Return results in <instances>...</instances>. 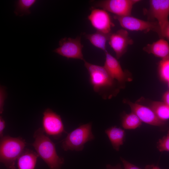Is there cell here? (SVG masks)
<instances>
[{
	"label": "cell",
	"mask_w": 169,
	"mask_h": 169,
	"mask_svg": "<svg viewBox=\"0 0 169 169\" xmlns=\"http://www.w3.org/2000/svg\"><path fill=\"white\" fill-rule=\"evenodd\" d=\"M108 41L109 44L115 53L117 59L120 58L126 53L129 45L133 43L128 32L123 29L111 33Z\"/></svg>",
	"instance_id": "30bf717a"
},
{
	"label": "cell",
	"mask_w": 169,
	"mask_h": 169,
	"mask_svg": "<svg viewBox=\"0 0 169 169\" xmlns=\"http://www.w3.org/2000/svg\"><path fill=\"white\" fill-rule=\"evenodd\" d=\"M157 148L161 152L169 151V130L166 136L159 140L157 143Z\"/></svg>",
	"instance_id": "7402d4cb"
},
{
	"label": "cell",
	"mask_w": 169,
	"mask_h": 169,
	"mask_svg": "<svg viewBox=\"0 0 169 169\" xmlns=\"http://www.w3.org/2000/svg\"><path fill=\"white\" fill-rule=\"evenodd\" d=\"M114 18L118 21L121 26L125 30L144 32L154 31L161 38V30L157 22L146 21L131 15L124 16L115 15Z\"/></svg>",
	"instance_id": "5b68a950"
},
{
	"label": "cell",
	"mask_w": 169,
	"mask_h": 169,
	"mask_svg": "<svg viewBox=\"0 0 169 169\" xmlns=\"http://www.w3.org/2000/svg\"><path fill=\"white\" fill-rule=\"evenodd\" d=\"M35 0H19L17 1L14 13L17 16H23L31 13L30 8L36 2Z\"/></svg>",
	"instance_id": "ffe728a7"
},
{
	"label": "cell",
	"mask_w": 169,
	"mask_h": 169,
	"mask_svg": "<svg viewBox=\"0 0 169 169\" xmlns=\"http://www.w3.org/2000/svg\"><path fill=\"white\" fill-rule=\"evenodd\" d=\"M5 127V122L2 116H0V137L3 136V132Z\"/></svg>",
	"instance_id": "d4e9b609"
},
{
	"label": "cell",
	"mask_w": 169,
	"mask_h": 169,
	"mask_svg": "<svg viewBox=\"0 0 169 169\" xmlns=\"http://www.w3.org/2000/svg\"><path fill=\"white\" fill-rule=\"evenodd\" d=\"M111 33L106 34L96 31L93 33L86 34L85 37L94 46L105 52L107 51L106 48V42L109 40Z\"/></svg>",
	"instance_id": "e0dca14e"
},
{
	"label": "cell",
	"mask_w": 169,
	"mask_h": 169,
	"mask_svg": "<svg viewBox=\"0 0 169 169\" xmlns=\"http://www.w3.org/2000/svg\"><path fill=\"white\" fill-rule=\"evenodd\" d=\"M104 52L105 60L104 67L112 78L116 80L119 84H123L126 80V75L119 62L107 50Z\"/></svg>",
	"instance_id": "4fadbf2b"
},
{
	"label": "cell",
	"mask_w": 169,
	"mask_h": 169,
	"mask_svg": "<svg viewBox=\"0 0 169 169\" xmlns=\"http://www.w3.org/2000/svg\"><path fill=\"white\" fill-rule=\"evenodd\" d=\"M150 108L161 120L165 122L169 119V106L163 102L153 101Z\"/></svg>",
	"instance_id": "ac0fdd59"
},
{
	"label": "cell",
	"mask_w": 169,
	"mask_h": 169,
	"mask_svg": "<svg viewBox=\"0 0 169 169\" xmlns=\"http://www.w3.org/2000/svg\"><path fill=\"white\" fill-rule=\"evenodd\" d=\"M126 102L131 111L135 113L142 122L157 126H162L165 124V122L159 119L150 108L130 101Z\"/></svg>",
	"instance_id": "7c38bea8"
},
{
	"label": "cell",
	"mask_w": 169,
	"mask_h": 169,
	"mask_svg": "<svg viewBox=\"0 0 169 169\" xmlns=\"http://www.w3.org/2000/svg\"><path fill=\"white\" fill-rule=\"evenodd\" d=\"M124 167V169H142L127 161L122 158H121Z\"/></svg>",
	"instance_id": "cb8c5ba5"
},
{
	"label": "cell",
	"mask_w": 169,
	"mask_h": 169,
	"mask_svg": "<svg viewBox=\"0 0 169 169\" xmlns=\"http://www.w3.org/2000/svg\"><path fill=\"white\" fill-rule=\"evenodd\" d=\"M59 46L54 52L68 59H77L84 60L82 49L83 45L81 42V37L75 38L65 37L59 42Z\"/></svg>",
	"instance_id": "ba28073f"
},
{
	"label": "cell",
	"mask_w": 169,
	"mask_h": 169,
	"mask_svg": "<svg viewBox=\"0 0 169 169\" xmlns=\"http://www.w3.org/2000/svg\"><path fill=\"white\" fill-rule=\"evenodd\" d=\"M162 99L163 102L169 106V90L167 91L164 94Z\"/></svg>",
	"instance_id": "4316f807"
},
{
	"label": "cell",
	"mask_w": 169,
	"mask_h": 169,
	"mask_svg": "<svg viewBox=\"0 0 169 169\" xmlns=\"http://www.w3.org/2000/svg\"><path fill=\"white\" fill-rule=\"evenodd\" d=\"M33 137L34 141L31 145L49 169H61L64 159L58 155L55 144L45 134L42 128L35 131Z\"/></svg>",
	"instance_id": "6da1fadb"
},
{
	"label": "cell",
	"mask_w": 169,
	"mask_h": 169,
	"mask_svg": "<svg viewBox=\"0 0 169 169\" xmlns=\"http://www.w3.org/2000/svg\"><path fill=\"white\" fill-rule=\"evenodd\" d=\"M42 128L48 136L58 138L64 133H67L60 116L50 108L43 113Z\"/></svg>",
	"instance_id": "52a82bcc"
},
{
	"label": "cell",
	"mask_w": 169,
	"mask_h": 169,
	"mask_svg": "<svg viewBox=\"0 0 169 169\" xmlns=\"http://www.w3.org/2000/svg\"><path fill=\"white\" fill-rule=\"evenodd\" d=\"M25 140L21 137L3 136L0 141V161L7 169H16V162L25 149Z\"/></svg>",
	"instance_id": "7a4b0ae2"
},
{
	"label": "cell",
	"mask_w": 169,
	"mask_h": 169,
	"mask_svg": "<svg viewBox=\"0 0 169 169\" xmlns=\"http://www.w3.org/2000/svg\"><path fill=\"white\" fill-rule=\"evenodd\" d=\"M161 37L162 38H166L169 40V22L163 30Z\"/></svg>",
	"instance_id": "484cf974"
},
{
	"label": "cell",
	"mask_w": 169,
	"mask_h": 169,
	"mask_svg": "<svg viewBox=\"0 0 169 169\" xmlns=\"http://www.w3.org/2000/svg\"><path fill=\"white\" fill-rule=\"evenodd\" d=\"M38 157L36 152L25 148L17 160L18 169H34Z\"/></svg>",
	"instance_id": "9a60e30c"
},
{
	"label": "cell",
	"mask_w": 169,
	"mask_h": 169,
	"mask_svg": "<svg viewBox=\"0 0 169 169\" xmlns=\"http://www.w3.org/2000/svg\"><path fill=\"white\" fill-rule=\"evenodd\" d=\"M105 133L113 148L119 151L120 146L123 145L125 141V131L120 128L114 126L107 129Z\"/></svg>",
	"instance_id": "2e32d148"
},
{
	"label": "cell",
	"mask_w": 169,
	"mask_h": 169,
	"mask_svg": "<svg viewBox=\"0 0 169 169\" xmlns=\"http://www.w3.org/2000/svg\"><path fill=\"white\" fill-rule=\"evenodd\" d=\"M159 69L161 78L165 81H169V59L162 60L159 63Z\"/></svg>",
	"instance_id": "44dd1931"
},
{
	"label": "cell",
	"mask_w": 169,
	"mask_h": 169,
	"mask_svg": "<svg viewBox=\"0 0 169 169\" xmlns=\"http://www.w3.org/2000/svg\"><path fill=\"white\" fill-rule=\"evenodd\" d=\"M142 124V121L134 113L131 112L128 114H125L122 117L121 124L125 129H134Z\"/></svg>",
	"instance_id": "d6986e66"
},
{
	"label": "cell",
	"mask_w": 169,
	"mask_h": 169,
	"mask_svg": "<svg viewBox=\"0 0 169 169\" xmlns=\"http://www.w3.org/2000/svg\"><path fill=\"white\" fill-rule=\"evenodd\" d=\"M106 169H122L120 165H117L115 166H113L110 165L106 166Z\"/></svg>",
	"instance_id": "83f0119b"
},
{
	"label": "cell",
	"mask_w": 169,
	"mask_h": 169,
	"mask_svg": "<svg viewBox=\"0 0 169 169\" xmlns=\"http://www.w3.org/2000/svg\"><path fill=\"white\" fill-rule=\"evenodd\" d=\"M88 19L97 31L106 34L111 33V28L114 26L110 15L103 9L92 8Z\"/></svg>",
	"instance_id": "8fae6325"
},
{
	"label": "cell",
	"mask_w": 169,
	"mask_h": 169,
	"mask_svg": "<svg viewBox=\"0 0 169 169\" xmlns=\"http://www.w3.org/2000/svg\"><path fill=\"white\" fill-rule=\"evenodd\" d=\"M146 169H161L158 166L153 165L147 166Z\"/></svg>",
	"instance_id": "f1b7e54d"
},
{
	"label": "cell",
	"mask_w": 169,
	"mask_h": 169,
	"mask_svg": "<svg viewBox=\"0 0 169 169\" xmlns=\"http://www.w3.org/2000/svg\"><path fill=\"white\" fill-rule=\"evenodd\" d=\"M84 61L94 91L105 99L106 92L114 86V79L110 75L104 66L91 64L84 60Z\"/></svg>",
	"instance_id": "3957f363"
},
{
	"label": "cell",
	"mask_w": 169,
	"mask_h": 169,
	"mask_svg": "<svg viewBox=\"0 0 169 169\" xmlns=\"http://www.w3.org/2000/svg\"><path fill=\"white\" fill-rule=\"evenodd\" d=\"M91 122L80 125L68 133L62 142V147L65 151H77L83 150L87 142L94 139Z\"/></svg>",
	"instance_id": "277c9868"
},
{
	"label": "cell",
	"mask_w": 169,
	"mask_h": 169,
	"mask_svg": "<svg viewBox=\"0 0 169 169\" xmlns=\"http://www.w3.org/2000/svg\"><path fill=\"white\" fill-rule=\"evenodd\" d=\"M168 85H169V81H168Z\"/></svg>",
	"instance_id": "f546056e"
},
{
	"label": "cell",
	"mask_w": 169,
	"mask_h": 169,
	"mask_svg": "<svg viewBox=\"0 0 169 169\" xmlns=\"http://www.w3.org/2000/svg\"><path fill=\"white\" fill-rule=\"evenodd\" d=\"M143 49L148 54L161 58L162 60L169 59V44L164 38L147 44Z\"/></svg>",
	"instance_id": "5bb4252c"
},
{
	"label": "cell",
	"mask_w": 169,
	"mask_h": 169,
	"mask_svg": "<svg viewBox=\"0 0 169 169\" xmlns=\"http://www.w3.org/2000/svg\"><path fill=\"white\" fill-rule=\"evenodd\" d=\"M6 96V92L4 88L1 86L0 89V113L1 114L3 110L4 100Z\"/></svg>",
	"instance_id": "603a6c76"
},
{
	"label": "cell",
	"mask_w": 169,
	"mask_h": 169,
	"mask_svg": "<svg viewBox=\"0 0 169 169\" xmlns=\"http://www.w3.org/2000/svg\"><path fill=\"white\" fill-rule=\"evenodd\" d=\"M148 13L150 18L155 19L162 33L169 22V0H150Z\"/></svg>",
	"instance_id": "9c48e42d"
},
{
	"label": "cell",
	"mask_w": 169,
	"mask_h": 169,
	"mask_svg": "<svg viewBox=\"0 0 169 169\" xmlns=\"http://www.w3.org/2000/svg\"><path fill=\"white\" fill-rule=\"evenodd\" d=\"M140 0H102L95 1L93 4L95 7L102 8L115 15L124 16L131 15L133 5Z\"/></svg>",
	"instance_id": "8992f818"
}]
</instances>
